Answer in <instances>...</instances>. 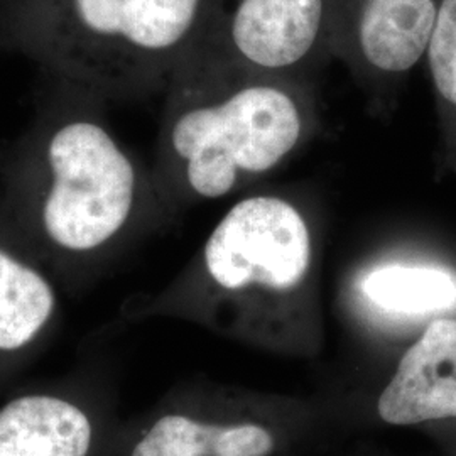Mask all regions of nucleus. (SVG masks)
Returning <instances> with one entry per match:
<instances>
[{
	"instance_id": "f257e3e1",
	"label": "nucleus",
	"mask_w": 456,
	"mask_h": 456,
	"mask_svg": "<svg viewBox=\"0 0 456 456\" xmlns=\"http://www.w3.org/2000/svg\"><path fill=\"white\" fill-rule=\"evenodd\" d=\"M166 212L103 102L51 80L28 131L0 147V218L60 282L77 289Z\"/></svg>"
},
{
	"instance_id": "f03ea898",
	"label": "nucleus",
	"mask_w": 456,
	"mask_h": 456,
	"mask_svg": "<svg viewBox=\"0 0 456 456\" xmlns=\"http://www.w3.org/2000/svg\"><path fill=\"white\" fill-rule=\"evenodd\" d=\"M296 77L188 58L166 92L152 178L169 215L274 171L313 131Z\"/></svg>"
},
{
	"instance_id": "7ed1b4c3",
	"label": "nucleus",
	"mask_w": 456,
	"mask_h": 456,
	"mask_svg": "<svg viewBox=\"0 0 456 456\" xmlns=\"http://www.w3.org/2000/svg\"><path fill=\"white\" fill-rule=\"evenodd\" d=\"M2 20L51 80L105 103L166 95L203 33L205 0H7Z\"/></svg>"
},
{
	"instance_id": "20e7f679",
	"label": "nucleus",
	"mask_w": 456,
	"mask_h": 456,
	"mask_svg": "<svg viewBox=\"0 0 456 456\" xmlns=\"http://www.w3.org/2000/svg\"><path fill=\"white\" fill-rule=\"evenodd\" d=\"M313 259V228L296 203L248 196L222 216L193 265L149 310L201 316L227 303L286 301L308 284Z\"/></svg>"
},
{
	"instance_id": "39448f33",
	"label": "nucleus",
	"mask_w": 456,
	"mask_h": 456,
	"mask_svg": "<svg viewBox=\"0 0 456 456\" xmlns=\"http://www.w3.org/2000/svg\"><path fill=\"white\" fill-rule=\"evenodd\" d=\"M328 0H235L224 37L198 45L208 58L276 77H296L320 43Z\"/></svg>"
},
{
	"instance_id": "423d86ee",
	"label": "nucleus",
	"mask_w": 456,
	"mask_h": 456,
	"mask_svg": "<svg viewBox=\"0 0 456 456\" xmlns=\"http://www.w3.org/2000/svg\"><path fill=\"white\" fill-rule=\"evenodd\" d=\"M438 5L435 0H343L335 46L357 75L380 85L423 58Z\"/></svg>"
},
{
	"instance_id": "0eeeda50",
	"label": "nucleus",
	"mask_w": 456,
	"mask_h": 456,
	"mask_svg": "<svg viewBox=\"0 0 456 456\" xmlns=\"http://www.w3.org/2000/svg\"><path fill=\"white\" fill-rule=\"evenodd\" d=\"M97 403L68 389L22 392L0 406V456H105Z\"/></svg>"
},
{
	"instance_id": "6e6552de",
	"label": "nucleus",
	"mask_w": 456,
	"mask_h": 456,
	"mask_svg": "<svg viewBox=\"0 0 456 456\" xmlns=\"http://www.w3.org/2000/svg\"><path fill=\"white\" fill-rule=\"evenodd\" d=\"M60 313V282L0 218V370L48 342Z\"/></svg>"
},
{
	"instance_id": "1a4fd4ad",
	"label": "nucleus",
	"mask_w": 456,
	"mask_h": 456,
	"mask_svg": "<svg viewBox=\"0 0 456 456\" xmlns=\"http://www.w3.org/2000/svg\"><path fill=\"white\" fill-rule=\"evenodd\" d=\"M377 412L391 426L456 419V318L440 316L424 328L399 360Z\"/></svg>"
},
{
	"instance_id": "9d476101",
	"label": "nucleus",
	"mask_w": 456,
	"mask_h": 456,
	"mask_svg": "<svg viewBox=\"0 0 456 456\" xmlns=\"http://www.w3.org/2000/svg\"><path fill=\"white\" fill-rule=\"evenodd\" d=\"M273 433L256 423H213L164 412L132 441L127 456H269Z\"/></svg>"
},
{
	"instance_id": "9b49d317",
	"label": "nucleus",
	"mask_w": 456,
	"mask_h": 456,
	"mask_svg": "<svg viewBox=\"0 0 456 456\" xmlns=\"http://www.w3.org/2000/svg\"><path fill=\"white\" fill-rule=\"evenodd\" d=\"M362 291L379 310L406 316L441 313L456 305L455 277L431 265H380L365 276Z\"/></svg>"
},
{
	"instance_id": "f8f14e48",
	"label": "nucleus",
	"mask_w": 456,
	"mask_h": 456,
	"mask_svg": "<svg viewBox=\"0 0 456 456\" xmlns=\"http://www.w3.org/2000/svg\"><path fill=\"white\" fill-rule=\"evenodd\" d=\"M426 53L438 95L456 109V0H441Z\"/></svg>"
}]
</instances>
